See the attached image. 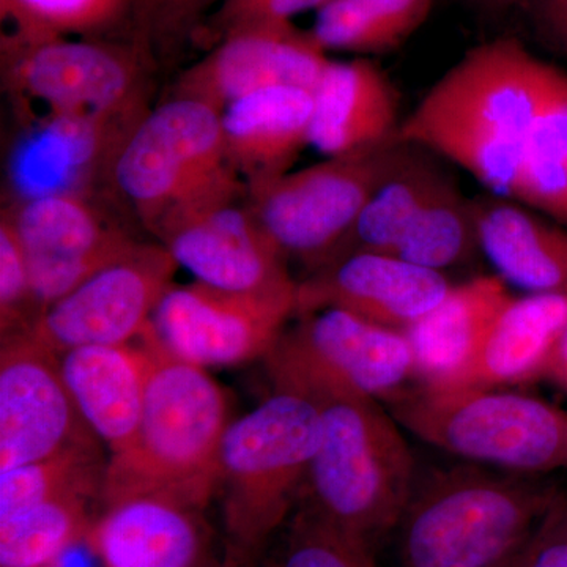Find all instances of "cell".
<instances>
[{
	"label": "cell",
	"mask_w": 567,
	"mask_h": 567,
	"mask_svg": "<svg viewBox=\"0 0 567 567\" xmlns=\"http://www.w3.org/2000/svg\"><path fill=\"white\" fill-rule=\"evenodd\" d=\"M92 496H69L0 524V567H48L87 539L95 517Z\"/></svg>",
	"instance_id": "f546056e"
},
{
	"label": "cell",
	"mask_w": 567,
	"mask_h": 567,
	"mask_svg": "<svg viewBox=\"0 0 567 567\" xmlns=\"http://www.w3.org/2000/svg\"><path fill=\"white\" fill-rule=\"evenodd\" d=\"M517 200L567 230V76L532 134Z\"/></svg>",
	"instance_id": "1f68e13d"
},
{
	"label": "cell",
	"mask_w": 567,
	"mask_h": 567,
	"mask_svg": "<svg viewBox=\"0 0 567 567\" xmlns=\"http://www.w3.org/2000/svg\"><path fill=\"white\" fill-rule=\"evenodd\" d=\"M218 2L221 0H153V40L171 43L186 39Z\"/></svg>",
	"instance_id": "8d00e7d4"
},
{
	"label": "cell",
	"mask_w": 567,
	"mask_h": 567,
	"mask_svg": "<svg viewBox=\"0 0 567 567\" xmlns=\"http://www.w3.org/2000/svg\"><path fill=\"white\" fill-rule=\"evenodd\" d=\"M158 244L196 281L216 289L267 292L297 282L286 254L246 204V194L188 216L159 235Z\"/></svg>",
	"instance_id": "e0dca14e"
},
{
	"label": "cell",
	"mask_w": 567,
	"mask_h": 567,
	"mask_svg": "<svg viewBox=\"0 0 567 567\" xmlns=\"http://www.w3.org/2000/svg\"><path fill=\"white\" fill-rule=\"evenodd\" d=\"M140 121L82 115L24 121L7 163L9 204L50 196L95 197L100 178H110L112 185L115 158Z\"/></svg>",
	"instance_id": "2e32d148"
},
{
	"label": "cell",
	"mask_w": 567,
	"mask_h": 567,
	"mask_svg": "<svg viewBox=\"0 0 567 567\" xmlns=\"http://www.w3.org/2000/svg\"><path fill=\"white\" fill-rule=\"evenodd\" d=\"M477 246L496 276L528 293L567 295V230L527 205L487 193L472 199Z\"/></svg>",
	"instance_id": "603a6c76"
},
{
	"label": "cell",
	"mask_w": 567,
	"mask_h": 567,
	"mask_svg": "<svg viewBox=\"0 0 567 567\" xmlns=\"http://www.w3.org/2000/svg\"><path fill=\"white\" fill-rule=\"evenodd\" d=\"M330 0H221L219 9L205 25V33L218 43L227 33L259 24L292 22V18L305 11L317 10Z\"/></svg>",
	"instance_id": "e575fe53"
},
{
	"label": "cell",
	"mask_w": 567,
	"mask_h": 567,
	"mask_svg": "<svg viewBox=\"0 0 567 567\" xmlns=\"http://www.w3.org/2000/svg\"><path fill=\"white\" fill-rule=\"evenodd\" d=\"M204 567H257V559L249 557L229 544H224L223 554L213 558Z\"/></svg>",
	"instance_id": "ab89813d"
},
{
	"label": "cell",
	"mask_w": 567,
	"mask_h": 567,
	"mask_svg": "<svg viewBox=\"0 0 567 567\" xmlns=\"http://www.w3.org/2000/svg\"><path fill=\"white\" fill-rule=\"evenodd\" d=\"M2 212L20 238L40 315L142 244L112 221L95 197H39Z\"/></svg>",
	"instance_id": "4fadbf2b"
},
{
	"label": "cell",
	"mask_w": 567,
	"mask_h": 567,
	"mask_svg": "<svg viewBox=\"0 0 567 567\" xmlns=\"http://www.w3.org/2000/svg\"><path fill=\"white\" fill-rule=\"evenodd\" d=\"M153 364L136 435L110 454L100 506L155 496L205 511L218 495L229 402L208 369L164 352L144 331Z\"/></svg>",
	"instance_id": "7a4b0ae2"
},
{
	"label": "cell",
	"mask_w": 567,
	"mask_h": 567,
	"mask_svg": "<svg viewBox=\"0 0 567 567\" xmlns=\"http://www.w3.org/2000/svg\"><path fill=\"white\" fill-rule=\"evenodd\" d=\"M527 567H567V496L543 518L535 535L525 547Z\"/></svg>",
	"instance_id": "d590c367"
},
{
	"label": "cell",
	"mask_w": 567,
	"mask_h": 567,
	"mask_svg": "<svg viewBox=\"0 0 567 567\" xmlns=\"http://www.w3.org/2000/svg\"><path fill=\"white\" fill-rule=\"evenodd\" d=\"M453 289L445 274L377 252H353L297 284V317L341 309L406 331Z\"/></svg>",
	"instance_id": "ac0fdd59"
},
{
	"label": "cell",
	"mask_w": 567,
	"mask_h": 567,
	"mask_svg": "<svg viewBox=\"0 0 567 567\" xmlns=\"http://www.w3.org/2000/svg\"><path fill=\"white\" fill-rule=\"evenodd\" d=\"M141 41L22 40L2 33V78L24 121L82 115L140 121L145 110V54Z\"/></svg>",
	"instance_id": "ba28073f"
},
{
	"label": "cell",
	"mask_w": 567,
	"mask_h": 567,
	"mask_svg": "<svg viewBox=\"0 0 567 567\" xmlns=\"http://www.w3.org/2000/svg\"><path fill=\"white\" fill-rule=\"evenodd\" d=\"M276 567H380L375 548L301 505L290 517Z\"/></svg>",
	"instance_id": "d6a6232c"
},
{
	"label": "cell",
	"mask_w": 567,
	"mask_h": 567,
	"mask_svg": "<svg viewBox=\"0 0 567 567\" xmlns=\"http://www.w3.org/2000/svg\"><path fill=\"white\" fill-rule=\"evenodd\" d=\"M567 327V295L511 300L462 388H506L547 377Z\"/></svg>",
	"instance_id": "d4e9b609"
},
{
	"label": "cell",
	"mask_w": 567,
	"mask_h": 567,
	"mask_svg": "<svg viewBox=\"0 0 567 567\" xmlns=\"http://www.w3.org/2000/svg\"><path fill=\"white\" fill-rule=\"evenodd\" d=\"M477 246L472 199L447 175L413 219L393 254L405 262L443 271L464 264Z\"/></svg>",
	"instance_id": "4dcf8cb0"
},
{
	"label": "cell",
	"mask_w": 567,
	"mask_h": 567,
	"mask_svg": "<svg viewBox=\"0 0 567 567\" xmlns=\"http://www.w3.org/2000/svg\"><path fill=\"white\" fill-rule=\"evenodd\" d=\"M566 76L516 37L486 41L429 89L398 140L457 164L487 193L517 200L532 134Z\"/></svg>",
	"instance_id": "6da1fadb"
},
{
	"label": "cell",
	"mask_w": 567,
	"mask_h": 567,
	"mask_svg": "<svg viewBox=\"0 0 567 567\" xmlns=\"http://www.w3.org/2000/svg\"><path fill=\"white\" fill-rule=\"evenodd\" d=\"M0 17L22 40H153V0H0Z\"/></svg>",
	"instance_id": "484cf974"
},
{
	"label": "cell",
	"mask_w": 567,
	"mask_h": 567,
	"mask_svg": "<svg viewBox=\"0 0 567 567\" xmlns=\"http://www.w3.org/2000/svg\"><path fill=\"white\" fill-rule=\"evenodd\" d=\"M298 319L265 357L274 388H330L388 402L416 382L415 357L405 331L341 309Z\"/></svg>",
	"instance_id": "30bf717a"
},
{
	"label": "cell",
	"mask_w": 567,
	"mask_h": 567,
	"mask_svg": "<svg viewBox=\"0 0 567 567\" xmlns=\"http://www.w3.org/2000/svg\"><path fill=\"white\" fill-rule=\"evenodd\" d=\"M112 188L156 238L246 194L224 151L221 112L181 96L147 111L134 126L115 158Z\"/></svg>",
	"instance_id": "8992f818"
},
{
	"label": "cell",
	"mask_w": 567,
	"mask_h": 567,
	"mask_svg": "<svg viewBox=\"0 0 567 567\" xmlns=\"http://www.w3.org/2000/svg\"><path fill=\"white\" fill-rule=\"evenodd\" d=\"M445 175L432 159V153L413 147L404 164L365 205L344 244L328 264L353 252L393 256L413 219Z\"/></svg>",
	"instance_id": "4316f807"
},
{
	"label": "cell",
	"mask_w": 567,
	"mask_h": 567,
	"mask_svg": "<svg viewBox=\"0 0 567 567\" xmlns=\"http://www.w3.org/2000/svg\"><path fill=\"white\" fill-rule=\"evenodd\" d=\"M100 443L99 439L87 440L0 473V524L69 496H92L100 505L107 464Z\"/></svg>",
	"instance_id": "f1b7e54d"
},
{
	"label": "cell",
	"mask_w": 567,
	"mask_h": 567,
	"mask_svg": "<svg viewBox=\"0 0 567 567\" xmlns=\"http://www.w3.org/2000/svg\"><path fill=\"white\" fill-rule=\"evenodd\" d=\"M513 298L499 276H477L453 286L431 312L405 331L415 357L417 386H464L496 320Z\"/></svg>",
	"instance_id": "ffe728a7"
},
{
	"label": "cell",
	"mask_w": 567,
	"mask_h": 567,
	"mask_svg": "<svg viewBox=\"0 0 567 567\" xmlns=\"http://www.w3.org/2000/svg\"><path fill=\"white\" fill-rule=\"evenodd\" d=\"M540 43L567 58V0H516Z\"/></svg>",
	"instance_id": "74e56055"
},
{
	"label": "cell",
	"mask_w": 567,
	"mask_h": 567,
	"mask_svg": "<svg viewBox=\"0 0 567 567\" xmlns=\"http://www.w3.org/2000/svg\"><path fill=\"white\" fill-rule=\"evenodd\" d=\"M435 0H330L311 29L324 51L385 54L427 21Z\"/></svg>",
	"instance_id": "83f0119b"
},
{
	"label": "cell",
	"mask_w": 567,
	"mask_h": 567,
	"mask_svg": "<svg viewBox=\"0 0 567 567\" xmlns=\"http://www.w3.org/2000/svg\"><path fill=\"white\" fill-rule=\"evenodd\" d=\"M28 260L13 224L0 215V333L2 339L25 333L39 319Z\"/></svg>",
	"instance_id": "836d02e7"
},
{
	"label": "cell",
	"mask_w": 567,
	"mask_h": 567,
	"mask_svg": "<svg viewBox=\"0 0 567 567\" xmlns=\"http://www.w3.org/2000/svg\"><path fill=\"white\" fill-rule=\"evenodd\" d=\"M412 148L395 137L369 151L331 156L246 185V204L287 259L315 274L333 259L365 205Z\"/></svg>",
	"instance_id": "9c48e42d"
},
{
	"label": "cell",
	"mask_w": 567,
	"mask_h": 567,
	"mask_svg": "<svg viewBox=\"0 0 567 567\" xmlns=\"http://www.w3.org/2000/svg\"><path fill=\"white\" fill-rule=\"evenodd\" d=\"M312 92L275 87L254 92L221 112L224 151L246 185L289 173L309 145Z\"/></svg>",
	"instance_id": "cb8c5ba5"
},
{
	"label": "cell",
	"mask_w": 567,
	"mask_h": 567,
	"mask_svg": "<svg viewBox=\"0 0 567 567\" xmlns=\"http://www.w3.org/2000/svg\"><path fill=\"white\" fill-rule=\"evenodd\" d=\"M177 268L162 244H141L48 306L25 333L59 357L80 347L137 341Z\"/></svg>",
	"instance_id": "7c38bea8"
},
{
	"label": "cell",
	"mask_w": 567,
	"mask_h": 567,
	"mask_svg": "<svg viewBox=\"0 0 567 567\" xmlns=\"http://www.w3.org/2000/svg\"><path fill=\"white\" fill-rule=\"evenodd\" d=\"M48 567H55V565L54 566H48Z\"/></svg>",
	"instance_id": "b9f144b4"
},
{
	"label": "cell",
	"mask_w": 567,
	"mask_h": 567,
	"mask_svg": "<svg viewBox=\"0 0 567 567\" xmlns=\"http://www.w3.org/2000/svg\"><path fill=\"white\" fill-rule=\"evenodd\" d=\"M331 59L311 31L292 22L259 24L224 35L175 82L173 95L219 112L254 92L297 87L312 92Z\"/></svg>",
	"instance_id": "9a60e30c"
},
{
	"label": "cell",
	"mask_w": 567,
	"mask_h": 567,
	"mask_svg": "<svg viewBox=\"0 0 567 567\" xmlns=\"http://www.w3.org/2000/svg\"><path fill=\"white\" fill-rule=\"evenodd\" d=\"M548 379L554 380L559 386L567 391V327L561 339H559L557 350L551 358L550 368L547 372Z\"/></svg>",
	"instance_id": "f35d334b"
},
{
	"label": "cell",
	"mask_w": 567,
	"mask_h": 567,
	"mask_svg": "<svg viewBox=\"0 0 567 567\" xmlns=\"http://www.w3.org/2000/svg\"><path fill=\"white\" fill-rule=\"evenodd\" d=\"M153 354L144 338L122 346H89L61 354V371L82 420L115 454L140 425Z\"/></svg>",
	"instance_id": "7402d4cb"
},
{
	"label": "cell",
	"mask_w": 567,
	"mask_h": 567,
	"mask_svg": "<svg viewBox=\"0 0 567 567\" xmlns=\"http://www.w3.org/2000/svg\"><path fill=\"white\" fill-rule=\"evenodd\" d=\"M399 425L476 464L539 476L567 468V415L502 388H406L388 401Z\"/></svg>",
	"instance_id": "52a82bcc"
},
{
	"label": "cell",
	"mask_w": 567,
	"mask_h": 567,
	"mask_svg": "<svg viewBox=\"0 0 567 567\" xmlns=\"http://www.w3.org/2000/svg\"><path fill=\"white\" fill-rule=\"evenodd\" d=\"M297 282L267 292H230L199 281L173 284L147 333L164 352L199 368L265 358L297 317Z\"/></svg>",
	"instance_id": "8fae6325"
},
{
	"label": "cell",
	"mask_w": 567,
	"mask_h": 567,
	"mask_svg": "<svg viewBox=\"0 0 567 567\" xmlns=\"http://www.w3.org/2000/svg\"><path fill=\"white\" fill-rule=\"evenodd\" d=\"M93 439L63 380L61 357L28 333L2 339L0 473Z\"/></svg>",
	"instance_id": "5bb4252c"
},
{
	"label": "cell",
	"mask_w": 567,
	"mask_h": 567,
	"mask_svg": "<svg viewBox=\"0 0 567 567\" xmlns=\"http://www.w3.org/2000/svg\"><path fill=\"white\" fill-rule=\"evenodd\" d=\"M494 567H527V561H525V548Z\"/></svg>",
	"instance_id": "60d3db41"
},
{
	"label": "cell",
	"mask_w": 567,
	"mask_h": 567,
	"mask_svg": "<svg viewBox=\"0 0 567 567\" xmlns=\"http://www.w3.org/2000/svg\"><path fill=\"white\" fill-rule=\"evenodd\" d=\"M320 440L319 405L281 388L230 421L219 450L216 495L221 498L226 544L259 561L303 494Z\"/></svg>",
	"instance_id": "5b68a950"
},
{
	"label": "cell",
	"mask_w": 567,
	"mask_h": 567,
	"mask_svg": "<svg viewBox=\"0 0 567 567\" xmlns=\"http://www.w3.org/2000/svg\"><path fill=\"white\" fill-rule=\"evenodd\" d=\"M401 122L399 93L375 62L331 61L312 91L309 145L327 158L352 155L395 140Z\"/></svg>",
	"instance_id": "44dd1931"
},
{
	"label": "cell",
	"mask_w": 567,
	"mask_h": 567,
	"mask_svg": "<svg viewBox=\"0 0 567 567\" xmlns=\"http://www.w3.org/2000/svg\"><path fill=\"white\" fill-rule=\"evenodd\" d=\"M322 440L305 483L320 516L377 548L393 532L416 480L415 458L399 423L375 399L312 388Z\"/></svg>",
	"instance_id": "277c9868"
},
{
	"label": "cell",
	"mask_w": 567,
	"mask_h": 567,
	"mask_svg": "<svg viewBox=\"0 0 567 567\" xmlns=\"http://www.w3.org/2000/svg\"><path fill=\"white\" fill-rule=\"evenodd\" d=\"M561 496L536 476L481 466L417 477L388 539L395 567H494L524 550Z\"/></svg>",
	"instance_id": "3957f363"
},
{
	"label": "cell",
	"mask_w": 567,
	"mask_h": 567,
	"mask_svg": "<svg viewBox=\"0 0 567 567\" xmlns=\"http://www.w3.org/2000/svg\"><path fill=\"white\" fill-rule=\"evenodd\" d=\"M85 543L103 567H204L213 558L204 511L155 496L104 507Z\"/></svg>",
	"instance_id": "d6986e66"
}]
</instances>
